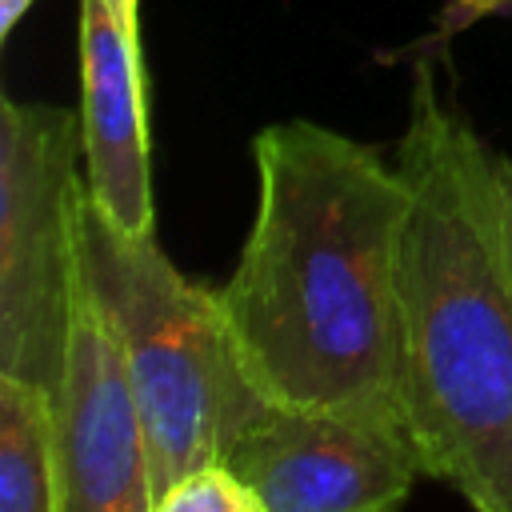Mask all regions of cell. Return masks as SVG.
Listing matches in <instances>:
<instances>
[{
    "instance_id": "1",
    "label": "cell",
    "mask_w": 512,
    "mask_h": 512,
    "mask_svg": "<svg viewBox=\"0 0 512 512\" xmlns=\"http://www.w3.org/2000/svg\"><path fill=\"white\" fill-rule=\"evenodd\" d=\"M256 212L220 304L264 400L404 424V228L396 160L312 124L252 136Z\"/></svg>"
},
{
    "instance_id": "2",
    "label": "cell",
    "mask_w": 512,
    "mask_h": 512,
    "mask_svg": "<svg viewBox=\"0 0 512 512\" xmlns=\"http://www.w3.org/2000/svg\"><path fill=\"white\" fill-rule=\"evenodd\" d=\"M412 188L404 228V424L428 480L472 512H512V240L500 156L412 72L392 156Z\"/></svg>"
},
{
    "instance_id": "3",
    "label": "cell",
    "mask_w": 512,
    "mask_h": 512,
    "mask_svg": "<svg viewBox=\"0 0 512 512\" xmlns=\"http://www.w3.org/2000/svg\"><path fill=\"white\" fill-rule=\"evenodd\" d=\"M80 264L140 404L156 496L192 468L224 464L272 400L240 360L220 292L188 280L156 236L116 228L88 184L80 196Z\"/></svg>"
},
{
    "instance_id": "4",
    "label": "cell",
    "mask_w": 512,
    "mask_h": 512,
    "mask_svg": "<svg viewBox=\"0 0 512 512\" xmlns=\"http://www.w3.org/2000/svg\"><path fill=\"white\" fill-rule=\"evenodd\" d=\"M80 112L0 100V376L56 396L84 288Z\"/></svg>"
},
{
    "instance_id": "5",
    "label": "cell",
    "mask_w": 512,
    "mask_h": 512,
    "mask_svg": "<svg viewBox=\"0 0 512 512\" xmlns=\"http://www.w3.org/2000/svg\"><path fill=\"white\" fill-rule=\"evenodd\" d=\"M224 464L264 512H396L424 476L404 432L292 404H268Z\"/></svg>"
},
{
    "instance_id": "6",
    "label": "cell",
    "mask_w": 512,
    "mask_h": 512,
    "mask_svg": "<svg viewBox=\"0 0 512 512\" xmlns=\"http://www.w3.org/2000/svg\"><path fill=\"white\" fill-rule=\"evenodd\" d=\"M52 444L64 512H152L148 432L120 344L88 280L80 288L68 368L52 396Z\"/></svg>"
},
{
    "instance_id": "7",
    "label": "cell",
    "mask_w": 512,
    "mask_h": 512,
    "mask_svg": "<svg viewBox=\"0 0 512 512\" xmlns=\"http://www.w3.org/2000/svg\"><path fill=\"white\" fill-rule=\"evenodd\" d=\"M80 136L96 208L132 236H156L140 36L104 0H80Z\"/></svg>"
},
{
    "instance_id": "8",
    "label": "cell",
    "mask_w": 512,
    "mask_h": 512,
    "mask_svg": "<svg viewBox=\"0 0 512 512\" xmlns=\"http://www.w3.org/2000/svg\"><path fill=\"white\" fill-rule=\"evenodd\" d=\"M0 512H64L52 400L12 376H0Z\"/></svg>"
},
{
    "instance_id": "9",
    "label": "cell",
    "mask_w": 512,
    "mask_h": 512,
    "mask_svg": "<svg viewBox=\"0 0 512 512\" xmlns=\"http://www.w3.org/2000/svg\"><path fill=\"white\" fill-rule=\"evenodd\" d=\"M152 512H264V504L228 464H204L160 488Z\"/></svg>"
},
{
    "instance_id": "10",
    "label": "cell",
    "mask_w": 512,
    "mask_h": 512,
    "mask_svg": "<svg viewBox=\"0 0 512 512\" xmlns=\"http://www.w3.org/2000/svg\"><path fill=\"white\" fill-rule=\"evenodd\" d=\"M32 8V0H0V40L12 36V28L20 24V16Z\"/></svg>"
},
{
    "instance_id": "11",
    "label": "cell",
    "mask_w": 512,
    "mask_h": 512,
    "mask_svg": "<svg viewBox=\"0 0 512 512\" xmlns=\"http://www.w3.org/2000/svg\"><path fill=\"white\" fill-rule=\"evenodd\" d=\"M104 4L116 12V20H120L128 32L140 36V20H136V16H140V0H104Z\"/></svg>"
},
{
    "instance_id": "12",
    "label": "cell",
    "mask_w": 512,
    "mask_h": 512,
    "mask_svg": "<svg viewBox=\"0 0 512 512\" xmlns=\"http://www.w3.org/2000/svg\"><path fill=\"white\" fill-rule=\"evenodd\" d=\"M500 188H504V220H508V240H512V156H500Z\"/></svg>"
}]
</instances>
